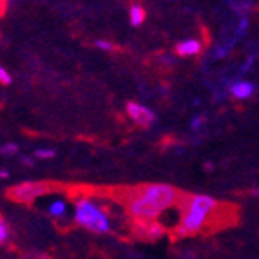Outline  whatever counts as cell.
I'll return each instance as SVG.
<instances>
[{
    "label": "cell",
    "mask_w": 259,
    "mask_h": 259,
    "mask_svg": "<svg viewBox=\"0 0 259 259\" xmlns=\"http://www.w3.org/2000/svg\"><path fill=\"white\" fill-rule=\"evenodd\" d=\"M178 189L165 183H152L138 189L127 198V212L136 223H152L178 203Z\"/></svg>",
    "instance_id": "cell-1"
},
{
    "label": "cell",
    "mask_w": 259,
    "mask_h": 259,
    "mask_svg": "<svg viewBox=\"0 0 259 259\" xmlns=\"http://www.w3.org/2000/svg\"><path fill=\"white\" fill-rule=\"evenodd\" d=\"M218 210V201L212 196L194 194L183 201L182 218L178 223L180 236H194L210 223L214 212Z\"/></svg>",
    "instance_id": "cell-2"
},
{
    "label": "cell",
    "mask_w": 259,
    "mask_h": 259,
    "mask_svg": "<svg viewBox=\"0 0 259 259\" xmlns=\"http://www.w3.org/2000/svg\"><path fill=\"white\" fill-rule=\"evenodd\" d=\"M74 223L95 234H107L112 229L107 212L89 198L78 199L74 207Z\"/></svg>",
    "instance_id": "cell-3"
},
{
    "label": "cell",
    "mask_w": 259,
    "mask_h": 259,
    "mask_svg": "<svg viewBox=\"0 0 259 259\" xmlns=\"http://www.w3.org/2000/svg\"><path fill=\"white\" fill-rule=\"evenodd\" d=\"M49 183H44V182H24V183H18V185L11 187L8 190V196L13 201L17 203H31V201H35L36 198L40 196L48 194L49 192Z\"/></svg>",
    "instance_id": "cell-4"
},
{
    "label": "cell",
    "mask_w": 259,
    "mask_h": 259,
    "mask_svg": "<svg viewBox=\"0 0 259 259\" xmlns=\"http://www.w3.org/2000/svg\"><path fill=\"white\" fill-rule=\"evenodd\" d=\"M125 109L131 120H133L134 123H138L140 127H149L154 123V120H156L154 112L149 107H145V105L136 104V102H129Z\"/></svg>",
    "instance_id": "cell-5"
},
{
    "label": "cell",
    "mask_w": 259,
    "mask_h": 259,
    "mask_svg": "<svg viewBox=\"0 0 259 259\" xmlns=\"http://www.w3.org/2000/svg\"><path fill=\"white\" fill-rule=\"evenodd\" d=\"M201 49H203V44L198 38H189L178 44L176 53L180 56H196L198 53H201Z\"/></svg>",
    "instance_id": "cell-6"
},
{
    "label": "cell",
    "mask_w": 259,
    "mask_h": 259,
    "mask_svg": "<svg viewBox=\"0 0 259 259\" xmlns=\"http://www.w3.org/2000/svg\"><path fill=\"white\" fill-rule=\"evenodd\" d=\"M230 93L236 100H246L254 95V83L246 82V80H238L234 82L232 87H230Z\"/></svg>",
    "instance_id": "cell-7"
},
{
    "label": "cell",
    "mask_w": 259,
    "mask_h": 259,
    "mask_svg": "<svg viewBox=\"0 0 259 259\" xmlns=\"http://www.w3.org/2000/svg\"><path fill=\"white\" fill-rule=\"evenodd\" d=\"M136 227L142 229L140 234H142L143 238H149V239L160 238L161 234H163V227H161V225H156L154 221H152V223H136Z\"/></svg>",
    "instance_id": "cell-8"
},
{
    "label": "cell",
    "mask_w": 259,
    "mask_h": 259,
    "mask_svg": "<svg viewBox=\"0 0 259 259\" xmlns=\"http://www.w3.org/2000/svg\"><path fill=\"white\" fill-rule=\"evenodd\" d=\"M129 20H131V24H133L134 27L142 26L143 20H145V9H143V6H138V4L131 6V9H129Z\"/></svg>",
    "instance_id": "cell-9"
},
{
    "label": "cell",
    "mask_w": 259,
    "mask_h": 259,
    "mask_svg": "<svg viewBox=\"0 0 259 259\" xmlns=\"http://www.w3.org/2000/svg\"><path fill=\"white\" fill-rule=\"evenodd\" d=\"M65 212H67V203L62 201V199H55L51 205H49V214L53 218H64Z\"/></svg>",
    "instance_id": "cell-10"
},
{
    "label": "cell",
    "mask_w": 259,
    "mask_h": 259,
    "mask_svg": "<svg viewBox=\"0 0 259 259\" xmlns=\"http://www.w3.org/2000/svg\"><path fill=\"white\" fill-rule=\"evenodd\" d=\"M55 149H36L35 151V156L40 160H51V158H55Z\"/></svg>",
    "instance_id": "cell-11"
},
{
    "label": "cell",
    "mask_w": 259,
    "mask_h": 259,
    "mask_svg": "<svg viewBox=\"0 0 259 259\" xmlns=\"http://www.w3.org/2000/svg\"><path fill=\"white\" fill-rule=\"evenodd\" d=\"M8 239H9V225H8V221L2 218V220H0V241L8 243Z\"/></svg>",
    "instance_id": "cell-12"
},
{
    "label": "cell",
    "mask_w": 259,
    "mask_h": 259,
    "mask_svg": "<svg viewBox=\"0 0 259 259\" xmlns=\"http://www.w3.org/2000/svg\"><path fill=\"white\" fill-rule=\"evenodd\" d=\"M0 152H2V154L4 156H9V154H17L18 152V145L17 143H6V145H2V147H0Z\"/></svg>",
    "instance_id": "cell-13"
},
{
    "label": "cell",
    "mask_w": 259,
    "mask_h": 259,
    "mask_svg": "<svg viewBox=\"0 0 259 259\" xmlns=\"http://www.w3.org/2000/svg\"><path fill=\"white\" fill-rule=\"evenodd\" d=\"M95 46L98 49H102V51H112V49H114V46H112L111 42H107V40H96Z\"/></svg>",
    "instance_id": "cell-14"
},
{
    "label": "cell",
    "mask_w": 259,
    "mask_h": 259,
    "mask_svg": "<svg viewBox=\"0 0 259 259\" xmlns=\"http://www.w3.org/2000/svg\"><path fill=\"white\" fill-rule=\"evenodd\" d=\"M0 82H2V85H9L11 83V74L8 73L6 67H0Z\"/></svg>",
    "instance_id": "cell-15"
},
{
    "label": "cell",
    "mask_w": 259,
    "mask_h": 259,
    "mask_svg": "<svg viewBox=\"0 0 259 259\" xmlns=\"http://www.w3.org/2000/svg\"><path fill=\"white\" fill-rule=\"evenodd\" d=\"M232 8H238V9H241V13H245V9H248L252 4H248V2H241V4H236V2H232Z\"/></svg>",
    "instance_id": "cell-16"
},
{
    "label": "cell",
    "mask_w": 259,
    "mask_h": 259,
    "mask_svg": "<svg viewBox=\"0 0 259 259\" xmlns=\"http://www.w3.org/2000/svg\"><path fill=\"white\" fill-rule=\"evenodd\" d=\"M201 123H203V118L199 116V118H194V120H192V123H190V125H192V129H198V127L201 125Z\"/></svg>",
    "instance_id": "cell-17"
},
{
    "label": "cell",
    "mask_w": 259,
    "mask_h": 259,
    "mask_svg": "<svg viewBox=\"0 0 259 259\" xmlns=\"http://www.w3.org/2000/svg\"><path fill=\"white\" fill-rule=\"evenodd\" d=\"M0 178H2V180H8V178H9V172L6 170V168H2V170H0Z\"/></svg>",
    "instance_id": "cell-18"
},
{
    "label": "cell",
    "mask_w": 259,
    "mask_h": 259,
    "mask_svg": "<svg viewBox=\"0 0 259 259\" xmlns=\"http://www.w3.org/2000/svg\"><path fill=\"white\" fill-rule=\"evenodd\" d=\"M22 163L27 165V167H31V165H33V160H31V158H24V160H22Z\"/></svg>",
    "instance_id": "cell-19"
}]
</instances>
